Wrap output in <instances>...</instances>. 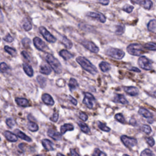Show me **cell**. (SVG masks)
<instances>
[{
	"mask_svg": "<svg viewBox=\"0 0 156 156\" xmlns=\"http://www.w3.org/2000/svg\"><path fill=\"white\" fill-rule=\"evenodd\" d=\"M4 50L10 55H11L12 56H15L16 54V51L15 49L10 47L9 46H4Z\"/></svg>",
	"mask_w": 156,
	"mask_h": 156,
	"instance_id": "obj_34",
	"label": "cell"
},
{
	"mask_svg": "<svg viewBox=\"0 0 156 156\" xmlns=\"http://www.w3.org/2000/svg\"><path fill=\"white\" fill-rule=\"evenodd\" d=\"M98 1L100 4H101L103 5H107L110 2L109 0H98Z\"/></svg>",
	"mask_w": 156,
	"mask_h": 156,
	"instance_id": "obj_52",
	"label": "cell"
},
{
	"mask_svg": "<svg viewBox=\"0 0 156 156\" xmlns=\"http://www.w3.org/2000/svg\"><path fill=\"white\" fill-rule=\"evenodd\" d=\"M21 55H23V58H24V59H26V60L29 61V60H30L29 55V54H28L26 51H23L21 52Z\"/></svg>",
	"mask_w": 156,
	"mask_h": 156,
	"instance_id": "obj_50",
	"label": "cell"
},
{
	"mask_svg": "<svg viewBox=\"0 0 156 156\" xmlns=\"http://www.w3.org/2000/svg\"><path fill=\"white\" fill-rule=\"evenodd\" d=\"M3 21H4V16H3V15L2 13L1 10L0 9V23L3 22Z\"/></svg>",
	"mask_w": 156,
	"mask_h": 156,
	"instance_id": "obj_57",
	"label": "cell"
},
{
	"mask_svg": "<svg viewBox=\"0 0 156 156\" xmlns=\"http://www.w3.org/2000/svg\"><path fill=\"white\" fill-rule=\"evenodd\" d=\"M59 55L65 60H68L73 57V55L66 49H62L59 52Z\"/></svg>",
	"mask_w": 156,
	"mask_h": 156,
	"instance_id": "obj_20",
	"label": "cell"
},
{
	"mask_svg": "<svg viewBox=\"0 0 156 156\" xmlns=\"http://www.w3.org/2000/svg\"><path fill=\"white\" fill-rule=\"evenodd\" d=\"M23 70L25 72V73L29 77H32L34 75V71L33 69L32 68V66L30 65H29L27 63H24L23 64Z\"/></svg>",
	"mask_w": 156,
	"mask_h": 156,
	"instance_id": "obj_19",
	"label": "cell"
},
{
	"mask_svg": "<svg viewBox=\"0 0 156 156\" xmlns=\"http://www.w3.org/2000/svg\"><path fill=\"white\" fill-rule=\"evenodd\" d=\"M46 60L55 73L60 74L62 73V68L61 63L52 55L50 54H47L46 56Z\"/></svg>",
	"mask_w": 156,
	"mask_h": 156,
	"instance_id": "obj_2",
	"label": "cell"
},
{
	"mask_svg": "<svg viewBox=\"0 0 156 156\" xmlns=\"http://www.w3.org/2000/svg\"><path fill=\"white\" fill-rule=\"evenodd\" d=\"M140 156H154V154L149 149H145L141 152Z\"/></svg>",
	"mask_w": 156,
	"mask_h": 156,
	"instance_id": "obj_39",
	"label": "cell"
},
{
	"mask_svg": "<svg viewBox=\"0 0 156 156\" xmlns=\"http://www.w3.org/2000/svg\"><path fill=\"white\" fill-rule=\"evenodd\" d=\"M74 130V126L71 124H65L60 127L61 134H65L67 131Z\"/></svg>",
	"mask_w": 156,
	"mask_h": 156,
	"instance_id": "obj_23",
	"label": "cell"
},
{
	"mask_svg": "<svg viewBox=\"0 0 156 156\" xmlns=\"http://www.w3.org/2000/svg\"><path fill=\"white\" fill-rule=\"evenodd\" d=\"M33 42L35 47L39 51H45L48 49V46L46 43L39 37H35L34 38Z\"/></svg>",
	"mask_w": 156,
	"mask_h": 156,
	"instance_id": "obj_10",
	"label": "cell"
},
{
	"mask_svg": "<svg viewBox=\"0 0 156 156\" xmlns=\"http://www.w3.org/2000/svg\"><path fill=\"white\" fill-rule=\"evenodd\" d=\"M40 72L45 75H49L51 73V67L46 63H42L40 66Z\"/></svg>",
	"mask_w": 156,
	"mask_h": 156,
	"instance_id": "obj_17",
	"label": "cell"
},
{
	"mask_svg": "<svg viewBox=\"0 0 156 156\" xmlns=\"http://www.w3.org/2000/svg\"><path fill=\"white\" fill-rule=\"evenodd\" d=\"M138 64L140 68L149 71L152 69V66L151 62L145 56H141L138 60Z\"/></svg>",
	"mask_w": 156,
	"mask_h": 156,
	"instance_id": "obj_5",
	"label": "cell"
},
{
	"mask_svg": "<svg viewBox=\"0 0 156 156\" xmlns=\"http://www.w3.org/2000/svg\"><path fill=\"white\" fill-rule=\"evenodd\" d=\"M69 101H71V102L73 105H77V100H76V99H74L73 97H72V96H69Z\"/></svg>",
	"mask_w": 156,
	"mask_h": 156,
	"instance_id": "obj_53",
	"label": "cell"
},
{
	"mask_svg": "<svg viewBox=\"0 0 156 156\" xmlns=\"http://www.w3.org/2000/svg\"><path fill=\"white\" fill-rule=\"evenodd\" d=\"M141 129L143 132H144L146 134H149L152 131L151 127L149 125H147V124L143 125L141 127Z\"/></svg>",
	"mask_w": 156,
	"mask_h": 156,
	"instance_id": "obj_41",
	"label": "cell"
},
{
	"mask_svg": "<svg viewBox=\"0 0 156 156\" xmlns=\"http://www.w3.org/2000/svg\"><path fill=\"white\" fill-rule=\"evenodd\" d=\"M133 6L130 5H126L122 7V10L127 13H131L133 10Z\"/></svg>",
	"mask_w": 156,
	"mask_h": 156,
	"instance_id": "obj_44",
	"label": "cell"
},
{
	"mask_svg": "<svg viewBox=\"0 0 156 156\" xmlns=\"http://www.w3.org/2000/svg\"><path fill=\"white\" fill-rule=\"evenodd\" d=\"M15 102L19 106L21 107H28L29 105V102L26 98H15Z\"/></svg>",
	"mask_w": 156,
	"mask_h": 156,
	"instance_id": "obj_21",
	"label": "cell"
},
{
	"mask_svg": "<svg viewBox=\"0 0 156 156\" xmlns=\"http://www.w3.org/2000/svg\"><path fill=\"white\" fill-rule=\"evenodd\" d=\"M70 152H71V156H80L77 152L73 149H70Z\"/></svg>",
	"mask_w": 156,
	"mask_h": 156,
	"instance_id": "obj_54",
	"label": "cell"
},
{
	"mask_svg": "<svg viewBox=\"0 0 156 156\" xmlns=\"http://www.w3.org/2000/svg\"><path fill=\"white\" fill-rule=\"evenodd\" d=\"M16 134H17V136L22 140H25L26 141H28V142H31L32 141L31 138L29 136H28L27 135H26L24 133L22 132L21 131H17Z\"/></svg>",
	"mask_w": 156,
	"mask_h": 156,
	"instance_id": "obj_33",
	"label": "cell"
},
{
	"mask_svg": "<svg viewBox=\"0 0 156 156\" xmlns=\"http://www.w3.org/2000/svg\"><path fill=\"white\" fill-rule=\"evenodd\" d=\"M35 156H46V155H43V154H40V155H35Z\"/></svg>",
	"mask_w": 156,
	"mask_h": 156,
	"instance_id": "obj_60",
	"label": "cell"
},
{
	"mask_svg": "<svg viewBox=\"0 0 156 156\" xmlns=\"http://www.w3.org/2000/svg\"><path fill=\"white\" fill-rule=\"evenodd\" d=\"M124 32V26L123 25H118L116 26V34L118 35H121Z\"/></svg>",
	"mask_w": 156,
	"mask_h": 156,
	"instance_id": "obj_42",
	"label": "cell"
},
{
	"mask_svg": "<svg viewBox=\"0 0 156 156\" xmlns=\"http://www.w3.org/2000/svg\"><path fill=\"white\" fill-rule=\"evenodd\" d=\"M130 124H132V125H133V126H136V121H135V119H131L130 120Z\"/></svg>",
	"mask_w": 156,
	"mask_h": 156,
	"instance_id": "obj_56",
	"label": "cell"
},
{
	"mask_svg": "<svg viewBox=\"0 0 156 156\" xmlns=\"http://www.w3.org/2000/svg\"><path fill=\"white\" fill-rule=\"evenodd\" d=\"M58 119V113L57 112H54L51 117H50L51 121L52 122H57Z\"/></svg>",
	"mask_w": 156,
	"mask_h": 156,
	"instance_id": "obj_46",
	"label": "cell"
},
{
	"mask_svg": "<svg viewBox=\"0 0 156 156\" xmlns=\"http://www.w3.org/2000/svg\"><path fill=\"white\" fill-rule=\"evenodd\" d=\"M78 125L80 127L82 132H83V133H87V134H89L90 133V130L88 126L86 124H85L82 122H78Z\"/></svg>",
	"mask_w": 156,
	"mask_h": 156,
	"instance_id": "obj_30",
	"label": "cell"
},
{
	"mask_svg": "<svg viewBox=\"0 0 156 156\" xmlns=\"http://www.w3.org/2000/svg\"><path fill=\"white\" fill-rule=\"evenodd\" d=\"M30 43V40L27 38H25L22 40V43L24 46H26V45H29Z\"/></svg>",
	"mask_w": 156,
	"mask_h": 156,
	"instance_id": "obj_51",
	"label": "cell"
},
{
	"mask_svg": "<svg viewBox=\"0 0 156 156\" xmlns=\"http://www.w3.org/2000/svg\"><path fill=\"white\" fill-rule=\"evenodd\" d=\"M86 15L90 18L96 19L102 23H104L106 21V17L102 13H101L88 12L86 13Z\"/></svg>",
	"mask_w": 156,
	"mask_h": 156,
	"instance_id": "obj_11",
	"label": "cell"
},
{
	"mask_svg": "<svg viewBox=\"0 0 156 156\" xmlns=\"http://www.w3.org/2000/svg\"><path fill=\"white\" fill-rule=\"evenodd\" d=\"M0 141H1V138H0Z\"/></svg>",
	"mask_w": 156,
	"mask_h": 156,
	"instance_id": "obj_62",
	"label": "cell"
},
{
	"mask_svg": "<svg viewBox=\"0 0 156 156\" xmlns=\"http://www.w3.org/2000/svg\"><path fill=\"white\" fill-rule=\"evenodd\" d=\"M140 4L145 9L150 10L153 5L151 0H140Z\"/></svg>",
	"mask_w": 156,
	"mask_h": 156,
	"instance_id": "obj_24",
	"label": "cell"
},
{
	"mask_svg": "<svg viewBox=\"0 0 156 156\" xmlns=\"http://www.w3.org/2000/svg\"><path fill=\"white\" fill-rule=\"evenodd\" d=\"M98 126L99 128L100 129H101L102 130H103V131H105V132H109V131L110 130V129L108 127H107V126L105 125V124L102 123V122H101V121H98Z\"/></svg>",
	"mask_w": 156,
	"mask_h": 156,
	"instance_id": "obj_37",
	"label": "cell"
},
{
	"mask_svg": "<svg viewBox=\"0 0 156 156\" xmlns=\"http://www.w3.org/2000/svg\"><path fill=\"white\" fill-rule=\"evenodd\" d=\"M42 101L44 104L49 105H53L54 104V101L51 96L48 93H44L41 96Z\"/></svg>",
	"mask_w": 156,
	"mask_h": 156,
	"instance_id": "obj_15",
	"label": "cell"
},
{
	"mask_svg": "<svg viewBox=\"0 0 156 156\" xmlns=\"http://www.w3.org/2000/svg\"><path fill=\"white\" fill-rule=\"evenodd\" d=\"M121 140L127 147L131 149L132 147L137 144V140L135 138L129 137L126 135H122L121 136Z\"/></svg>",
	"mask_w": 156,
	"mask_h": 156,
	"instance_id": "obj_8",
	"label": "cell"
},
{
	"mask_svg": "<svg viewBox=\"0 0 156 156\" xmlns=\"http://www.w3.org/2000/svg\"><path fill=\"white\" fill-rule=\"evenodd\" d=\"M95 98L90 93H85L82 102L89 108H93L95 102Z\"/></svg>",
	"mask_w": 156,
	"mask_h": 156,
	"instance_id": "obj_7",
	"label": "cell"
},
{
	"mask_svg": "<svg viewBox=\"0 0 156 156\" xmlns=\"http://www.w3.org/2000/svg\"><path fill=\"white\" fill-rule=\"evenodd\" d=\"M144 47L138 43H132L127 46V51L129 54L135 56H140L145 52Z\"/></svg>",
	"mask_w": 156,
	"mask_h": 156,
	"instance_id": "obj_3",
	"label": "cell"
},
{
	"mask_svg": "<svg viewBox=\"0 0 156 156\" xmlns=\"http://www.w3.org/2000/svg\"><path fill=\"white\" fill-rule=\"evenodd\" d=\"M146 142L150 146H153L154 144H155V141L154 140V138L151 136L150 137H147L146 138Z\"/></svg>",
	"mask_w": 156,
	"mask_h": 156,
	"instance_id": "obj_45",
	"label": "cell"
},
{
	"mask_svg": "<svg viewBox=\"0 0 156 156\" xmlns=\"http://www.w3.org/2000/svg\"><path fill=\"white\" fill-rule=\"evenodd\" d=\"M48 135L52 138V139H54V140H60L62 139V134L60 133L59 132H58L57 131L53 130V129H48V132H47Z\"/></svg>",
	"mask_w": 156,
	"mask_h": 156,
	"instance_id": "obj_13",
	"label": "cell"
},
{
	"mask_svg": "<svg viewBox=\"0 0 156 156\" xmlns=\"http://www.w3.org/2000/svg\"><path fill=\"white\" fill-rule=\"evenodd\" d=\"M68 86L70 91H73L78 87V83L75 79L71 78L68 83Z\"/></svg>",
	"mask_w": 156,
	"mask_h": 156,
	"instance_id": "obj_26",
	"label": "cell"
},
{
	"mask_svg": "<svg viewBox=\"0 0 156 156\" xmlns=\"http://www.w3.org/2000/svg\"><path fill=\"white\" fill-rule=\"evenodd\" d=\"M57 155V156H65L64 155H63V154H61V153H58Z\"/></svg>",
	"mask_w": 156,
	"mask_h": 156,
	"instance_id": "obj_59",
	"label": "cell"
},
{
	"mask_svg": "<svg viewBox=\"0 0 156 156\" xmlns=\"http://www.w3.org/2000/svg\"><path fill=\"white\" fill-rule=\"evenodd\" d=\"M22 26H23V29L26 31H29L32 28V23H31L30 21L29 20H28L27 18H24L23 20V23H22Z\"/></svg>",
	"mask_w": 156,
	"mask_h": 156,
	"instance_id": "obj_25",
	"label": "cell"
},
{
	"mask_svg": "<svg viewBox=\"0 0 156 156\" xmlns=\"http://www.w3.org/2000/svg\"><path fill=\"white\" fill-rule=\"evenodd\" d=\"M9 70H10V68L5 62H1L0 63V71L1 72L5 73L9 72Z\"/></svg>",
	"mask_w": 156,
	"mask_h": 156,
	"instance_id": "obj_36",
	"label": "cell"
},
{
	"mask_svg": "<svg viewBox=\"0 0 156 156\" xmlns=\"http://www.w3.org/2000/svg\"><path fill=\"white\" fill-rule=\"evenodd\" d=\"M39 31L45 40L49 43H55L57 40L56 38L53 36L44 27L40 26L39 27Z\"/></svg>",
	"mask_w": 156,
	"mask_h": 156,
	"instance_id": "obj_6",
	"label": "cell"
},
{
	"mask_svg": "<svg viewBox=\"0 0 156 156\" xmlns=\"http://www.w3.org/2000/svg\"><path fill=\"white\" fill-rule=\"evenodd\" d=\"M113 101L116 103H120L122 104H127L129 102L126 99L124 95L122 94H116L114 96L113 98Z\"/></svg>",
	"mask_w": 156,
	"mask_h": 156,
	"instance_id": "obj_14",
	"label": "cell"
},
{
	"mask_svg": "<svg viewBox=\"0 0 156 156\" xmlns=\"http://www.w3.org/2000/svg\"><path fill=\"white\" fill-rule=\"evenodd\" d=\"M27 128L32 132H36L38 130V126L33 121H29L27 124Z\"/></svg>",
	"mask_w": 156,
	"mask_h": 156,
	"instance_id": "obj_32",
	"label": "cell"
},
{
	"mask_svg": "<svg viewBox=\"0 0 156 156\" xmlns=\"http://www.w3.org/2000/svg\"><path fill=\"white\" fill-rule=\"evenodd\" d=\"M122 156H129V155H127V154H124Z\"/></svg>",
	"mask_w": 156,
	"mask_h": 156,
	"instance_id": "obj_61",
	"label": "cell"
},
{
	"mask_svg": "<svg viewBox=\"0 0 156 156\" xmlns=\"http://www.w3.org/2000/svg\"><path fill=\"white\" fill-rule=\"evenodd\" d=\"M148 94L152 96V97H154V98H156V86L155 87H153L151 90L149 91V92L148 93Z\"/></svg>",
	"mask_w": 156,
	"mask_h": 156,
	"instance_id": "obj_48",
	"label": "cell"
},
{
	"mask_svg": "<svg viewBox=\"0 0 156 156\" xmlns=\"http://www.w3.org/2000/svg\"><path fill=\"white\" fill-rule=\"evenodd\" d=\"M79 116H80V118L82 120V121H87L88 119V116L87 115L84 113V112H80V113H79Z\"/></svg>",
	"mask_w": 156,
	"mask_h": 156,
	"instance_id": "obj_49",
	"label": "cell"
},
{
	"mask_svg": "<svg viewBox=\"0 0 156 156\" xmlns=\"http://www.w3.org/2000/svg\"><path fill=\"white\" fill-rule=\"evenodd\" d=\"M99 68L101 69V70L102 71V72H107L108 71H109L111 68L110 67V65L106 62H101L100 63H99Z\"/></svg>",
	"mask_w": 156,
	"mask_h": 156,
	"instance_id": "obj_28",
	"label": "cell"
},
{
	"mask_svg": "<svg viewBox=\"0 0 156 156\" xmlns=\"http://www.w3.org/2000/svg\"><path fill=\"white\" fill-rule=\"evenodd\" d=\"M138 113L140 115H141V116H143V117L146 118H147V119H150L151 118H152V114L149 112L147 110H146V108H140L139 110H138Z\"/></svg>",
	"mask_w": 156,
	"mask_h": 156,
	"instance_id": "obj_22",
	"label": "cell"
},
{
	"mask_svg": "<svg viewBox=\"0 0 156 156\" xmlns=\"http://www.w3.org/2000/svg\"><path fill=\"white\" fill-rule=\"evenodd\" d=\"M41 143L43 146L44 147V149L46 151H53L54 149V146H53V143L49 140L48 139H44L41 141Z\"/></svg>",
	"mask_w": 156,
	"mask_h": 156,
	"instance_id": "obj_18",
	"label": "cell"
},
{
	"mask_svg": "<svg viewBox=\"0 0 156 156\" xmlns=\"http://www.w3.org/2000/svg\"><path fill=\"white\" fill-rule=\"evenodd\" d=\"M105 54L112 58L118 60L122 59L125 55V53L124 51L119 49L113 48H108L105 51Z\"/></svg>",
	"mask_w": 156,
	"mask_h": 156,
	"instance_id": "obj_4",
	"label": "cell"
},
{
	"mask_svg": "<svg viewBox=\"0 0 156 156\" xmlns=\"http://www.w3.org/2000/svg\"><path fill=\"white\" fill-rule=\"evenodd\" d=\"M13 38L9 34H7L4 37V40L7 41V42H9V43H10V42H12L13 41Z\"/></svg>",
	"mask_w": 156,
	"mask_h": 156,
	"instance_id": "obj_47",
	"label": "cell"
},
{
	"mask_svg": "<svg viewBox=\"0 0 156 156\" xmlns=\"http://www.w3.org/2000/svg\"><path fill=\"white\" fill-rule=\"evenodd\" d=\"M133 4H140V0H130Z\"/></svg>",
	"mask_w": 156,
	"mask_h": 156,
	"instance_id": "obj_58",
	"label": "cell"
},
{
	"mask_svg": "<svg viewBox=\"0 0 156 156\" xmlns=\"http://www.w3.org/2000/svg\"><path fill=\"white\" fill-rule=\"evenodd\" d=\"M62 44L67 49H71L73 47V43L70 40H69L67 37L63 36L62 38Z\"/></svg>",
	"mask_w": 156,
	"mask_h": 156,
	"instance_id": "obj_27",
	"label": "cell"
},
{
	"mask_svg": "<svg viewBox=\"0 0 156 156\" xmlns=\"http://www.w3.org/2000/svg\"><path fill=\"white\" fill-rule=\"evenodd\" d=\"M81 44L86 49H87L88 50H89L90 51H91V52L93 53H98L99 51V48L92 41H88V40H83L81 41Z\"/></svg>",
	"mask_w": 156,
	"mask_h": 156,
	"instance_id": "obj_9",
	"label": "cell"
},
{
	"mask_svg": "<svg viewBox=\"0 0 156 156\" xmlns=\"http://www.w3.org/2000/svg\"><path fill=\"white\" fill-rule=\"evenodd\" d=\"M124 91L132 96H137L139 94V90L138 89L133 86H130V87H124Z\"/></svg>",
	"mask_w": 156,
	"mask_h": 156,
	"instance_id": "obj_12",
	"label": "cell"
},
{
	"mask_svg": "<svg viewBox=\"0 0 156 156\" xmlns=\"http://www.w3.org/2000/svg\"><path fill=\"white\" fill-rule=\"evenodd\" d=\"M147 29L151 32H154L156 30V20H150L147 24Z\"/></svg>",
	"mask_w": 156,
	"mask_h": 156,
	"instance_id": "obj_29",
	"label": "cell"
},
{
	"mask_svg": "<svg viewBox=\"0 0 156 156\" xmlns=\"http://www.w3.org/2000/svg\"><path fill=\"white\" fill-rule=\"evenodd\" d=\"M3 134L6 139L10 142H16L18 140V137L16 136V135L10 131L5 130V132H4Z\"/></svg>",
	"mask_w": 156,
	"mask_h": 156,
	"instance_id": "obj_16",
	"label": "cell"
},
{
	"mask_svg": "<svg viewBox=\"0 0 156 156\" xmlns=\"http://www.w3.org/2000/svg\"><path fill=\"white\" fill-rule=\"evenodd\" d=\"M76 62L81 66V67L85 69V71H88V73H91L93 75H95L98 73V69L95 66H94L87 58L84 57L79 56L76 58Z\"/></svg>",
	"mask_w": 156,
	"mask_h": 156,
	"instance_id": "obj_1",
	"label": "cell"
},
{
	"mask_svg": "<svg viewBox=\"0 0 156 156\" xmlns=\"http://www.w3.org/2000/svg\"><path fill=\"white\" fill-rule=\"evenodd\" d=\"M115 118L119 122L122 123V124H124L126 122V120L125 118L124 117V116L121 114V113H117L115 115Z\"/></svg>",
	"mask_w": 156,
	"mask_h": 156,
	"instance_id": "obj_38",
	"label": "cell"
},
{
	"mask_svg": "<svg viewBox=\"0 0 156 156\" xmlns=\"http://www.w3.org/2000/svg\"><path fill=\"white\" fill-rule=\"evenodd\" d=\"M37 80L41 87H44L46 84V79L42 76H38L37 77Z\"/></svg>",
	"mask_w": 156,
	"mask_h": 156,
	"instance_id": "obj_35",
	"label": "cell"
},
{
	"mask_svg": "<svg viewBox=\"0 0 156 156\" xmlns=\"http://www.w3.org/2000/svg\"><path fill=\"white\" fill-rule=\"evenodd\" d=\"M144 48L150 51H156V43L148 42L144 44Z\"/></svg>",
	"mask_w": 156,
	"mask_h": 156,
	"instance_id": "obj_31",
	"label": "cell"
},
{
	"mask_svg": "<svg viewBox=\"0 0 156 156\" xmlns=\"http://www.w3.org/2000/svg\"><path fill=\"white\" fill-rule=\"evenodd\" d=\"M93 156H107V154L100 151L99 149H96L93 154Z\"/></svg>",
	"mask_w": 156,
	"mask_h": 156,
	"instance_id": "obj_43",
	"label": "cell"
},
{
	"mask_svg": "<svg viewBox=\"0 0 156 156\" xmlns=\"http://www.w3.org/2000/svg\"><path fill=\"white\" fill-rule=\"evenodd\" d=\"M130 71H135V72H138V73H140L141 71L140 69L136 68V67H132L130 69Z\"/></svg>",
	"mask_w": 156,
	"mask_h": 156,
	"instance_id": "obj_55",
	"label": "cell"
},
{
	"mask_svg": "<svg viewBox=\"0 0 156 156\" xmlns=\"http://www.w3.org/2000/svg\"><path fill=\"white\" fill-rule=\"evenodd\" d=\"M5 123L7 125V126L10 128H13L15 125V121L12 118H7L5 121Z\"/></svg>",
	"mask_w": 156,
	"mask_h": 156,
	"instance_id": "obj_40",
	"label": "cell"
}]
</instances>
